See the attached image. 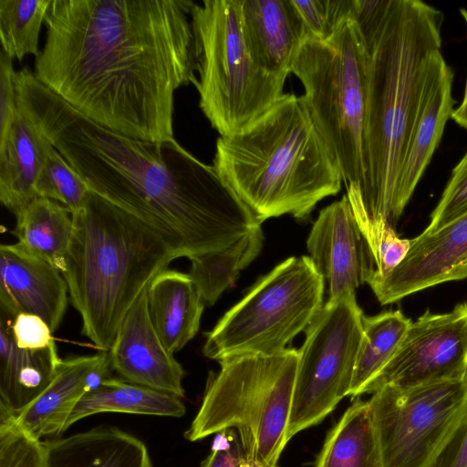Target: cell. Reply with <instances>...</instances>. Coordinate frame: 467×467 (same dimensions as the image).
I'll return each mask as SVG.
<instances>
[{"instance_id": "cell-26", "label": "cell", "mask_w": 467, "mask_h": 467, "mask_svg": "<svg viewBox=\"0 0 467 467\" xmlns=\"http://www.w3.org/2000/svg\"><path fill=\"white\" fill-rule=\"evenodd\" d=\"M16 218L17 243L62 273L73 230L71 213L53 200L37 197Z\"/></svg>"}, {"instance_id": "cell-27", "label": "cell", "mask_w": 467, "mask_h": 467, "mask_svg": "<svg viewBox=\"0 0 467 467\" xmlns=\"http://www.w3.org/2000/svg\"><path fill=\"white\" fill-rule=\"evenodd\" d=\"M411 320L400 310L363 317V338L358 352L348 396L368 389L399 348Z\"/></svg>"}, {"instance_id": "cell-7", "label": "cell", "mask_w": 467, "mask_h": 467, "mask_svg": "<svg viewBox=\"0 0 467 467\" xmlns=\"http://www.w3.org/2000/svg\"><path fill=\"white\" fill-rule=\"evenodd\" d=\"M291 73L304 86L306 107L337 161L347 192L358 193L364 178L368 52L356 19L327 41H306Z\"/></svg>"}, {"instance_id": "cell-3", "label": "cell", "mask_w": 467, "mask_h": 467, "mask_svg": "<svg viewBox=\"0 0 467 467\" xmlns=\"http://www.w3.org/2000/svg\"><path fill=\"white\" fill-rule=\"evenodd\" d=\"M368 52L364 178L347 192L363 234L399 221L395 203L407 149L440 62L443 14L420 0H356Z\"/></svg>"}, {"instance_id": "cell-16", "label": "cell", "mask_w": 467, "mask_h": 467, "mask_svg": "<svg viewBox=\"0 0 467 467\" xmlns=\"http://www.w3.org/2000/svg\"><path fill=\"white\" fill-rule=\"evenodd\" d=\"M68 290L61 272L18 243L0 246V310L40 317L54 332L66 312Z\"/></svg>"}, {"instance_id": "cell-30", "label": "cell", "mask_w": 467, "mask_h": 467, "mask_svg": "<svg viewBox=\"0 0 467 467\" xmlns=\"http://www.w3.org/2000/svg\"><path fill=\"white\" fill-rule=\"evenodd\" d=\"M36 190L38 197L61 202L71 214L85 204L91 192L86 182L51 142Z\"/></svg>"}, {"instance_id": "cell-23", "label": "cell", "mask_w": 467, "mask_h": 467, "mask_svg": "<svg viewBox=\"0 0 467 467\" xmlns=\"http://www.w3.org/2000/svg\"><path fill=\"white\" fill-rule=\"evenodd\" d=\"M150 320L171 354L197 334L204 302L188 274L165 269L147 287Z\"/></svg>"}, {"instance_id": "cell-21", "label": "cell", "mask_w": 467, "mask_h": 467, "mask_svg": "<svg viewBox=\"0 0 467 467\" xmlns=\"http://www.w3.org/2000/svg\"><path fill=\"white\" fill-rule=\"evenodd\" d=\"M45 467H153L146 445L112 426L43 441Z\"/></svg>"}, {"instance_id": "cell-4", "label": "cell", "mask_w": 467, "mask_h": 467, "mask_svg": "<svg viewBox=\"0 0 467 467\" xmlns=\"http://www.w3.org/2000/svg\"><path fill=\"white\" fill-rule=\"evenodd\" d=\"M213 166L261 223L284 214L304 220L343 182L303 96L291 93L242 130L220 136Z\"/></svg>"}, {"instance_id": "cell-17", "label": "cell", "mask_w": 467, "mask_h": 467, "mask_svg": "<svg viewBox=\"0 0 467 467\" xmlns=\"http://www.w3.org/2000/svg\"><path fill=\"white\" fill-rule=\"evenodd\" d=\"M242 31L254 62L285 81L306 42L292 0H241Z\"/></svg>"}, {"instance_id": "cell-15", "label": "cell", "mask_w": 467, "mask_h": 467, "mask_svg": "<svg viewBox=\"0 0 467 467\" xmlns=\"http://www.w3.org/2000/svg\"><path fill=\"white\" fill-rule=\"evenodd\" d=\"M109 354L112 369L127 382L184 397V370L153 327L147 288L124 317Z\"/></svg>"}, {"instance_id": "cell-28", "label": "cell", "mask_w": 467, "mask_h": 467, "mask_svg": "<svg viewBox=\"0 0 467 467\" xmlns=\"http://www.w3.org/2000/svg\"><path fill=\"white\" fill-rule=\"evenodd\" d=\"M264 241L258 227L231 246L190 257L189 275L204 304L213 305L222 293L236 279L240 271L259 254Z\"/></svg>"}, {"instance_id": "cell-25", "label": "cell", "mask_w": 467, "mask_h": 467, "mask_svg": "<svg viewBox=\"0 0 467 467\" xmlns=\"http://www.w3.org/2000/svg\"><path fill=\"white\" fill-rule=\"evenodd\" d=\"M315 467H383L368 401L357 400L328 432Z\"/></svg>"}, {"instance_id": "cell-38", "label": "cell", "mask_w": 467, "mask_h": 467, "mask_svg": "<svg viewBox=\"0 0 467 467\" xmlns=\"http://www.w3.org/2000/svg\"><path fill=\"white\" fill-rule=\"evenodd\" d=\"M410 243L411 239L400 238L393 227H388L372 254L374 269L371 273L385 275L392 271L405 258Z\"/></svg>"}, {"instance_id": "cell-24", "label": "cell", "mask_w": 467, "mask_h": 467, "mask_svg": "<svg viewBox=\"0 0 467 467\" xmlns=\"http://www.w3.org/2000/svg\"><path fill=\"white\" fill-rule=\"evenodd\" d=\"M101 412H124L150 416L182 417V398L114 378L105 379L79 400L64 428Z\"/></svg>"}, {"instance_id": "cell-1", "label": "cell", "mask_w": 467, "mask_h": 467, "mask_svg": "<svg viewBox=\"0 0 467 467\" xmlns=\"http://www.w3.org/2000/svg\"><path fill=\"white\" fill-rule=\"evenodd\" d=\"M191 0H52L34 75L101 127L173 139L174 94L196 77Z\"/></svg>"}, {"instance_id": "cell-37", "label": "cell", "mask_w": 467, "mask_h": 467, "mask_svg": "<svg viewBox=\"0 0 467 467\" xmlns=\"http://www.w3.org/2000/svg\"><path fill=\"white\" fill-rule=\"evenodd\" d=\"M12 58L0 51V137L11 126L17 111V93Z\"/></svg>"}, {"instance_id": "cell-19", "label": "cell", "mask_w": 467, "mask_h": 467, "mask_svg": "<svg viewBox=\"0 0 467 467\" xmlns=\"http://www.w3.org/2000/svg\"><path fill=\"white\" fill-rule=\"evenodd\" d=\"M14 317L0 310V420L16 417L49 385L61 358L56 344L41 350L19 348Z\"/></svg>"}, {"instance_id": "cell-18", "label": "cell", "mask_w": 467, "mask_h": 467, "mask_svg": "<svg viewBox=\"0 0 467 467\" xmlns=\"http://www.w3.org/2000/svg\"><path fill=\"white\" fill-rule=\"evenodd\" d=\"M453 72L443 58L431 78L400 170L396 214L400 219L425 172L451 119Z\"/></svg>"}, {"instance_id": "cell-34", "label": "cell", "mask_w": 467, "mask_h": 467, "mask_svg": "<svg viewBox=\"0 0 467 467\" xmlns=\"http://www.w3.org/2000/svg\"><path fill=\"white\" fill-rule=\"evenodd\" d=\"M201 467L268 466L248 460L237 431L234 429H227L216 433L211 452L202 462Z\"/></svg>"}, {"instance_id": "cell-14", "label": "cell", "mask_w": 467, "mask_h": 467, "mask_svg": "<svg viewBox=\"0 0 467 467\" xmlns=\"http://www.w3.org/2000/svg\"><path fill=\"white\" fill-rule=\"evenodd\" d=\"M306 247L333 300L367 282L374 262L346 195L319 212Z\"/></svg>"}, {"instance_id": "cell-22", "label": "cell", "mask_w": 467, "mask_h": 467, "mask_svg": "<svg viewBox=\"0 0 467 467\" xmlns=\"http://www.w3.org/2000/svg\"><path fill=\"white\" fill-rule=\"evenodd\" d=\"M108 351L96 355L62 359L56 375L44 391L24 410L13 418L26 433L40 439L59 434L72 411L88 392V377L105 358Z\"/></svg>"}, {"instance_id": "cell-40", "label": "cell", "mask_w": 467, "mask_h": 467, "mask_svg": "<svg viewBox=\"0 0 467 467\" xmlns=\"http://www.w3.org/2000/svg\"><path fill=\"white\" fill-rule=\"evenodd\" d=\"M464 380H465V382L467 383V373H466V377H465V379H464Z\"/></svg>"}, {"instance_id": "cell-5", "label": "cell", "mask_w": 467, "mask_h": 467, "mask_svg": "<svg viewBox=\"0 0 467 467\" xmlns=\"http://www.w3.org/2000/svg\"><path fill=\"white\" fill-rule=\"evenodd\" d=\"M72 220L61 274L82 335L109 351L131 306L176 257L148 225L93 192Z\"/></svg>"}, {"instance_id": "cell-13", "label": "cell", "mask_w": 467, "mask_h": 467, "mask_svg": "<svg viewBox=\"0 0 467 467\" xmlns=\"http://www.w3.org/2000/svg\"><path fill=\"white\" fill-rule=\"evenodd\" d=\"M467 278V212L433 233L411 239L405 258L385 275L367 282L381 305L433 285Z\"/></svg>"}, {"instance_id": "cell-29", "label": "cell", "mask_w": 467, "mask_h": 467, "mask_svg": "<svg viewBox=\"0 0 467 467\" xmlns=\"http://www.w3.org/2000/svg\"><path fill=\"white\" fill-rule=\"evenodd\" d=\"M52 0H0L2 48L12 59L39 54L38 38Z\"/></svg>"}, {"instance_id": "cell-39", "label": "cell", "mask_w": 467, "mask_h": 467, "mask_svg": "<svg viewBox=\"0 0 467 467\" xmlns=\"http://www.w3.org/2000/svg\"><path fill=\"white\" fill-rule=\"evenodd\" d=\"M460 12L467 26V10L461 8ZM451 119L459 126L467 130V78L462 101L457 109H453Z\"/></svg>"}, {"instance_id": "cell-9", "label": "cell", "mask_w": 467, "mask_h": 467, "mask_svg": "<svg viewBox=\"0 0 467 467\" xmlns=\"http://www.w3.org/2000/svg\"><path fill=\"white\" fill-rule=\"evenodd\" d=\"M324 281L310 256H292L261 277L206 335L203 354L220 361L284 351L323 306Z\"/></svg>"}, {"instance_id": "cell-32", "label": "cell", "mask_w": 467, "mask_h": 467, "mask_svg": "<svg viewBox=\"0 0 467 467\" xmlns=\"http://www.w3.org/2000/svg\"><path fill=\"white\" fill-rule=\"evenodd\" d=\"M0 467H45L43 441L22 431L13 418L0 420Z\"/></svg>"}, {"instance_id": "cell-33", "label": "cell", "mask_w": 467, "mask_h": 467, "mask_svg": "<svg viewBox=\"0 0 467 467\" xmlns=\"http://www.w3.org/2000/svg\"><path fill=\"white\" fill-rule=\"evenodd\" d=\"M467 212V151L451 171V178L424 230L433 233Z\"/></svg>"}, {"instance_id": "cell-35", "label": "cell", "mask_w": 467, "mask_h": 467, "mask_svg": "<svg viewBox=\"0 0 467 467\" xmlns=\"http://www.w3.org/2000/svg\"><path fill=\"white\" fill-rule=\"evenodd\" d=\"M12 334L16 346L22 349L41 350L55 343L50 327L33 314L16 315L12 324Z\"/></svg>"}, {"instance_id": "cell-20", "label": "cell", "mask_w": 467, "mask_h": 467, "mask_svg": "<svg viewBox=\"0 0 467 467\" xmlns=\"http://www.w3.org/2000/svg\"><path fill=\"white\" fill-rule=\"evenodd\" d=\"M49 143L19 108L0 137V201L16 216L38 197L36 186Z\"/></svg>"}, {"instance_id": "cell-31", "label": "cell", "mask_w": 467, "mask_h": 467, "mask_svg": "<svg viewBox=\"0 0 467 467\" xmlns=\"http://www.w3.org/2000/svg\"><path fill=\"white\" fill-rule=\"evenodd\" d=\"M306 41H327L354 18L356 0H292Z\"/></svg>"}, {"instance_id": "cell-12", "label": "cell", "mask_w": 467, "mask_h": 467, "mask_svg": "<svg viewBox=\"0 0 467 467\" xmlns=\"http://www.w3.org/2000/svg\"><path fill=\"white\" fill-rule=\"evenodd\" d=\"M467 373V303L447 313L427 310L410 323L393 357L368 389H408L464 380Z\"/></svg>"}, {"instance_id": "cell-36", "label": "cell", "mask_w": 467, "mask_h": 467, "mask_svg": "<svg viewBox=\"0 0 467 467\" xmlns=\"http://www.w3.org/2000/svg\"><path fill=\"white\" fill-rule=\"evenodd\" d=\"M428 467H467V399L457 422Z\"/></svg>"}, {"instance_id": "cell-10", "label": "cell", "mask_w": 467, "mask_h": 467, "mask_svg": "<svg viewBox=\"0 0 467 467\" xmlns=\"http://www.w3.org/2000/svg\"><path fill=\"white\" fill-rule=\"evenodd\" d=\"M363 317L355 293H346L327 300L305 330L306 339L298 349L288 441L322 421L348 396L363 338Z\"/></svg>"}, {"instance_id": "cell-11", "label": "cell", "mask_w": 467, "mask_h": 467, "mask_svg": "<svg viewBox=\"0 0 467 467\" xmlns=\"http://www.w3.org/2000/svg\"><path fill=\"white\" fill-rule=\"evenodd\" d=\"M465 380L408 389L385 385L368 401L383 467H428L457 422Z\"/></svg>"}, {"instance_id": "cell-2", "label": "cell", "mask_w": 467, "mask_h": 467, "mask_svg": "<svg viewBox=\"0 0 467 467\" xmlns=\"http://www.w3.org/2000/svg\"><path fill=\"white\" fill-rule=\"evenodd\" d=\"M17 106L90 191L140 220L176 258L223 250L261 226L219 175L175 139L148 141L107 130L16 72Z\"/></svg>"}, {"instance_id": "cell-6", "label": "cell", "mask_w": 467, "mask_h": 467, "mask_svg": "<svg viewBox=\"0 0 467 467\" xmlns=\"http://www.w3.org/2000/svg\"><path fill=\"white\" fill-rule=\"evenodd\" d=\"M298 350L223 358L207 384L185 438L202 440L227 429L237 431L248 460L275 467L288 442Z\"/></svg>"}, {"instance_id": "cell-8", "label": "cell", "mask_w": 467, "mask_h": 467, "mask_svg": "<svg viewBox=\"0 0 467 467\" xmlns=\"http://www.w3.org/2000/svg\"><path fill=\"white\" fill-rule=\"evenodd\" d=\"M199 106L220 136L233 135L284 95L285 80L260 68L243 36L241 0L192 2Z\"/></svg>"}]
</instances>
